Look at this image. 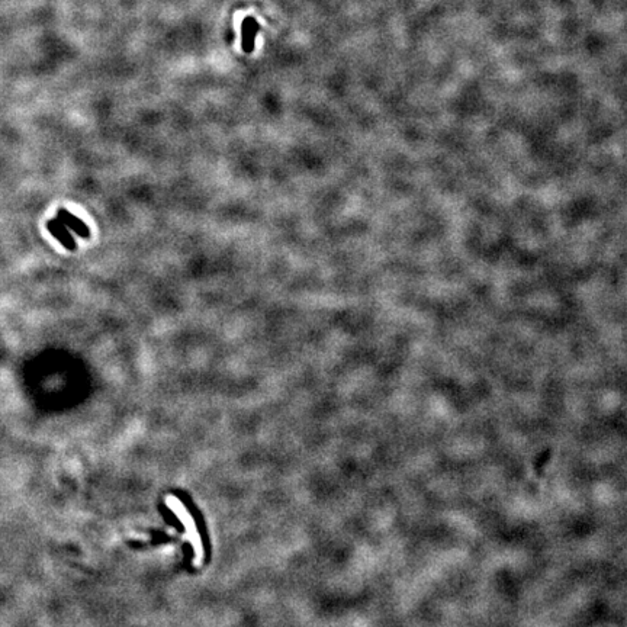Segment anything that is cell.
Instances as JSON below:
<instances>
[{"label": "cell", "instance_id": "6da1fadb", "mask_svg": "<svg viewBox=\"0 0 627 627\" xmlns=\"http://www.w3.org/2000/svg\"><path fill=\"white\" fill-rule=\"evenodd\" d=\"M179 495V498H180V501L188 507V510H189L190 515L193 517V520H195V523H196V529L199 530V534H201V539H202V543H204V552H205V562H209V556H210V549H209V539H208V529H207V526H205V521H204V518H202V514L199 513V510L196 508V505L192 502V499H190L189 496L186 494H183V492H177Z\"/></svg>", "mask_w": 627, "mask_h": 627}, {"label": "cell", "instance_id": "7a4b0ae2", "mask_svg": "<svg viewBox=\"0 0 627 627\" xmlns=\"http://www.w3.org/2000/svg\"><path fill=\"white\" fill-rule=\"evenodd\" d=\"M58 218H60V221L66 227H69L73 232H76L77 235H80L81 238H89L90 237V229H89V227L80 218H77L73 213H70L69 210L60 209L58 210Z\"/></svg>", "mask_w": 627, "mask_h": 627}, {"label": "cell", "instance_id": "3957f363", "mask_svg": "<svg viewBox=\"0 0 627 627\" xmlns=\"http://www.w3.org/2000/svg\"><path fill=\"white\" fill-rule=\"evenodd\" d=\"M48 228H50V231H51V234H53L56 238L60 240V243H61L64 247L70 248V250H74V248H76V241H74V238L71 237V234L69 232V229H67V227H66L63 222L53 219V221H50Z\"/></svg>", "mask_w": 627, "mask_h": 627}, {"label": "cell", "instance_id": "277c9868", "mask_svg": "<svg viewBox=\"0 0 627 627\" xmlns=\"http://www.w3.org/2000/svg\"><path fill=\"white\" fill-rule=\"evenodd\" d=\"M160 513H161V515H163V517L166 518V521H167V523L170 524L171 527H174V529H176L177 532H180V533L185 532V526L182 524V521L179 520V517H177L176 514L173 513V511H171V510H170V508H169V507H167V505L161 504V505H160Z\"/></svg>", "mask_w": 627, "mask_h": 627}, {"label": "cell", "instance_id": "5b68a950", "mask_svg": "<svg viewBox=\"0 0 627 627\" xmlns=\"http://www.w3.org/2000/svg\"><path fill=\"white\" fill-rule=\"evenodd\" d=\"M182 549H183V553H185V559H186L188 565H190V562H192V557H193V549H192V545H190V543H183Z\"/></svg>", "mask_w": 627, "mask_h": 627}]
</instances>
